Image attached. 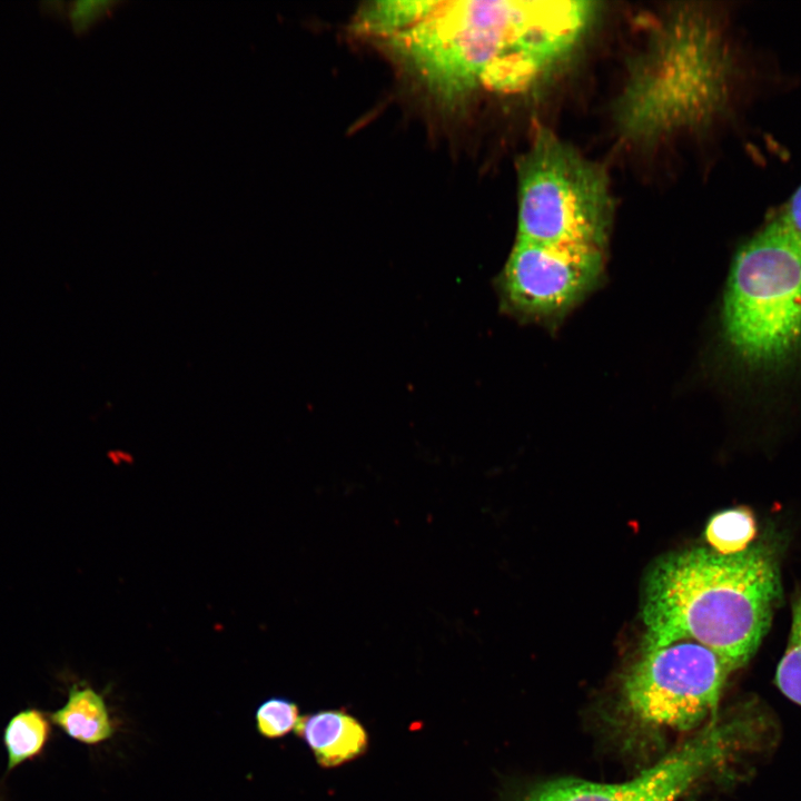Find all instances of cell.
I'll use <instances>...</instances> for the list:
<instances>
[{
	"instance_id": "1",
	"label": "cell",
	"mask_w": 801,
	"mask_h": 801,
	"mask_svg": "<svg viewBox=\"0 0 801 801\" xmlns=\"http://www.w3.org/2000/svg\"><path fill=\"white\" fill-rule=\"evenodd\" d=\"M597 11L596 2L577 0H438L385 41L433 96L453 105L477 88H530L572 53Z\"/></svg>"
},
{
	"instance_id": "2",
	"label": "cell",
	"mask_w": 801,
	"mask_h": 801,
	"mask_svg": "<svg viewBox=\"0 0 801 801\" xmlns=\"http://www.w3.org/2000/svg\"><path fill=\"white\" fill-rule=\"evenodd\" d=\"M780 595L773 544L730 555L704 547L671 554L646 582L643 650L694 641L733 671L756 652Z\"/></svg>"
},
{
	"instance_id": "3",
	"label": "cell",
	"mask_w": 801,
	"mask_h": 801,
	"mask_svg": "<svg viewBox=\"0 0 801 801\" xmlns=\"http://www.w3.org/2000/svg\"><path fill=\"white\" fill-rule=\"evenodd\" d=\"M730 66L723 37L703 9L669 10L630 63L614 105L620 134L650 144L702 127L726 101Z\"/></svg>"
},
{
	"instance_id": "4",
	"label": "cell",
	"mask_w": 801,
	"mask_h": 801,
	"mask_svg": "<svg viewBox=\"0 0 801 801\" xmlns=\"http://www.w3.org/2000/svg\"><path fill=\"white\" fill-rule=\"evenodd\" d=\"M721 322L731 356L756 378L801 362V235L780 218L734 256Z\"/></svg>"
},
{
	"instance_id": "5",
	"label": "cell",
	"mask_w": 801,
	"mask_h": 801,
	"mask_svg": "<svg viewBox=\"0 0 801 801\" xmlns=\"http://www.w3.org/2000/svg\"><path fill=\"white\" fill-rule=\"evenodd\" d=\"M517 168L516 238L604 249L614 202L599 164L541 128Z\"/></svg>"
},
{
	"instance_id": "6",
	"label": "cell",
	"mask_w": 801,
	"mask_h": 801,
	"mask_svg": "<svg viewBox=\"0 0 801 801\" xmlns=\"http://www.w3.org/2000/svg\"><path fill=\"white\" fill-rule=\"evenodd\" d=\"M731 672L718 654L694 641L643 650L624 680V706L647 726L690 730L715 714Z\"/></svg>"
},
{
	"instance_id": "7",
	"label": "cell",
	"mask_w": 801,
	"mask_h": 801,
	"mask_svg": "<svg viewBox=\"0 0 801 801\" xmlns=\"http://www.w3.org/2000/svg\"><path fill=\"white\" fill-rule=\"evenodd\" d=\"M746 714L713 720L694 738L637 777L621 783L560 778L531 789L521 801H676L695 781L745 748L756 733Z\"/></svg>"
},
{
	"instance_id": "8",
	"label": "cell",
	"mask_w": 801,
	"mask_h": 801,
	"mask_svg": "<svg viewBox=\"0 0 801 801\" xmlns=\"http://www.w3.org/2000/svg\"><path fill=\"white\" fill-rule=\"evenodd\" d=\"M602 267L603 249L516 238L498 286L511 310L548 316L576 303L595 284Z\"/></svg>"
},
{
	"instance_id": "9",
	"label": "cell",
	"mask_w": 801,
	"mask_h": 801,
	"mask_svg": "<svg viewBox=\"0 0 801 801\" xmlns=\"http://www.w3.org/2000/svg\"><path fill=\"white\" fill-rule=\"evenodd\" d=\"M296 734L323 768H336L363 755L368 748L364 725L342 710H320L299 718Z\"/></svg>"
},
{
	"instance_id": "10",
	"label": "cell",
	"mask_w": 801,
	"mask_h": 801,
	"mask_svg": "<svg viewBox=\"0 0 801 801\" xmlns=\"http://www.w3.org/2000/svg\"><path fill=\"white\" fill-rule=\"evenodd\" d=\"M50 719L70 738L85 744L101 743L115 732L103 695L83 683L71 684L66 703L52 712Z\"/></svg>"
},
{
	"instance_id": "11",
	"label": "cell",
	"mask_w": 801,
	"mask_h": 801,
	"mask_svg": "<svg viewBox=\"0 0 801 801\" xmlns=\"http://www.w3.org/2000/svg\"><path fill=\"white\" fill-rule=\"evenodd\" d=\"M436 1H374L358 10L353 22L357 34L389 39L425 18Z\"/></svg>"
},
{
	"instance_id": "12",
	"label": "cell",
	"mask_w": 801,
	"mask_h": 801,
	"mask_svg": "<svg viewBox=\"0 0 801 801\" xmlns=\"http://www.w3.org/2000/svg\"><path fill=\"white\" fill-rule=\"evenodd\" d=\"M50 734V724L37 709L20 711L8 722L3 742L7 750V770L11 771L24 761L37 756L44 748Z\"/></svg>"
},
{
	"instance_id": "13",
	"label": "cell",
	"mask_w": 801,
	"mask_h": 801,
	"mask_svg": "<svg viewBox=\"0 0 801 801\" xmlns=\"http://www.w3.org/2000/svg\"><path fill=\"white\" fill-rule=\"evenodd\" d=\"M755 536V520L745 507H735L715 514L705 530V537L715 552L736 554L745 551Z\"/></svg>"
},
{
	"instance_id": "14",
	"label": "cell",
	"mask_w": 801,
	"mask_h": 801,
	"mask_svg": "<svg viewBox=\"0 0 801 801\" xmlns=\"http://www.w3.org/2000/svg\"><path fill=\"white\" fill-rule=\"evenodd\" d=\"M775 684L785 698L801 706V593L792 604L790 636L778 664Z\"/></svg>"
},
{
	"instance_id": "15",
	"label": "cell",
	"mask_w": 801,
	"mask_h": 801,
	"mask_svg": "<svg viewBox=\"0 0 801 801\" xmlns=\"http://www.w3.org/2000/svg\"><path fill=\"white\" fill-rule=\"evenodd\" d=\"M299 718V709L295 702L277 696L264 701L255 713L258 733L271 740L295 730Z\"/></svg>"
},
{
	"instance_id": "16",
	"label": "cell",
	"mask_w": 801,
	"mask_h": 801,
	"mask_svg": "<svg viewBox=\"0 0 801 801\" xmlns=\"http://www.w3.org/2000/svg\"><path fill=\"white\" fill-rule=\"evenodd\" d=\"M112 0H77L67 2L65 16L73 32L82 34L105 19L119 4Z\"/></svg>"
},
{
	"instance_id": "17",
	"label": "cell",
	"mask_w": 801,
	"mask_h": 801,
	"mask_svg": "<svg viewBox=\"0 0 801 801\" xmlns=\"http://www.w3.org/2000/svg\"><path fill=\"white\" fill-rule=\"evenodd\" d=\"M779 218L801 235V186L792 195L783 214Z\"/></svg>"
}]
</instances>
